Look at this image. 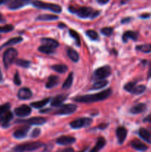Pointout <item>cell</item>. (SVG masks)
I'll use <instances>...</instances> for the list:
<instances>
[{
    "instance_id": "obj_42",
    "label": "cell",
    "mask_w": 151,
    "mask_h": 152,
    "mask_svg": "<svg viewBox=\"0 0 151 152\" xmlns=\"http://www.w3.org/2000/svg\"><path fill=\"white\" fill-rule=\"evenodd\" d=\"M13 83H15V85H16V86H20L21 85V80H20V77H19V73L16 72V74H15L14 75V77H13Z\"/></svg>"
},
{
    "instance_id": "obj_39",
    "label": "cell",
    "mask_w": 151,
    "mask_h": 152,
    "mask_svg": "<svg viewBox=\"0 0 151 152\" xmlns=\"http://www.w3.org/2000/svg\"><path fill=\"white\" fill-rule=\"evenodd\" d=\"M136 86V82H130V83H127V84L124 85V89L125 91H127L130 92V93H131V91L133 90V88H134Z\"/></svg>"
},
{
    "instance_id": "obj_44",
    "label": "cell",
    "mask_w": 151,
    "mask_h": 152,
    "mask_svg": "<svg viewBox=\"0 0 151 152\" xmlns=\"http://www.w3.org/2000/svg\"><path fill=\"white\" fill-rule=\"evenodd\" d=\"M132 18L131 17H126V18H124L123 19H121V22L122 24H126V23H129V22H130V21L132 20Z\"/></svg>"
},
{
    "instance_id": "obj_21",
    "label": "cell",
    "mask_w": 151,
    "mask_h": 152,
    "mask_svg": "<svg viewBox=\"0 0 151 152\" xmlns=\"http://www.w3.org/2000/svg\"><path fill=\"white\" fill-rule=\"evenodd\" d=\"M138 39V34L134 31H126L122 36V40L124 42H127L128 39H132L133 41H136Z\"/></svg>"
},
{
    "instance_id": "obj_18",
    "label": "cell",
    "mask_w": 151,
    "mask_h": 152,
    "mask_svg": "<svg viewBox=\"0 0 151 152\" xmlns=\"http://www.w3.org/2000/svg\"><path fill=\"white\" fill-rule=\"evenodd\" d=\"M139 135L142 139L146 141L147 142L151 143V132L148 131L147 129L141 128L139 130Z\"/></svg>"
},
{
    "instance_id": "obj_54",
    "label": "cell",
    "mask_w": 151,
    "mask_h": 152,
    "mask_svg": "<svg viewBox=\"0 0 151 152\" xmlns=\"http://www.w3.org/2000/svg\"><path fill=\"white\" fill-rule=\"evenodd\" d=\"M3 81V77H2V73H1V69H0V83Z\"/></svg>"
},
{
    "instance_id": "obj_50",
    "label": "cell",
    "mask_w": 151,
    "mask_h": 152,
    "mask_svg": "<svg viewBox=\"0 0 151 152\" xmlns=\"http://www.w3.org/2000/svg\"><path fill=\"white\" fill-rule=\"evenodd\" d=\"M10 1H11V0H0V5L4 4H7V3H9Z\"/></svg>"
},
{
    "instance_id": "obj_29",
    "label": "cell",
    "mask_w": 151,
    "mask_h": 152,
    "mask_svg": "<svg viewBox=\"0 0 151 152\" xmlns=\"http://www.w3.org/2000/svg\"><path fill=\"white\" fill-rule=\"evenodd\" d=\"M50 98H46V99H42V100H41V101H38V102H32V103L30 104V105L32 107H33V108H42V107H44V105H47V104L48 103L49 101H50Z\"/></svg>"
},
{
    "instance_id": "obj_35",
    "label": "cell",
    "mask_w": 151,
    "mask_h": 152,
    "mask_svg": "<svg viewBox=\"0 0 151 152\" xmlns=\"http://www.w3.org/2000/svg\"><path fill=\"white\" fill-rule=\"evenodd\" d=\"M69 34H70V37H72V38L74 39L76 45L78 46V47H79L80 45H81V42H80V37H79V35H78V33H77L76 31H74V30L70 29Z\"/></svg>"
},
{
    "instance_id": "obj_34",
    "label": "cell",
    "mask_w": 151,
    "mask_h": 152,
    "mask_svg": "<svg viewBox=\"0 0 151 152\" xmlns=\"http://www.w3.org/2000/svg\"><path fill=\"white\" fill-rule=\"evenodd\" d=\"M38 50H39L40 52H41V53H46V54H51V53H53L55 52L54 48L48 47V46H46V45L39 46Z\"/></svg>"
},
{
    "instance_id": "obj_28",
    "label": "cell",
    "mask_w": 151,
    "mask_h": 152,
    "mask_svg": "<svg viewBox=\"0 0 151 152\" xmlns=\"http://www.w3.org/2000/svg\"><path fill=\"white\" fill-rule=\"evenodd\" d=\"M107 84L108 82L107 80H99L92 86L91 90H98V89L103 88L106 87Z\"/></svg>"
},
{
    "instance_id": "obj_55",
    "label": "cell",
    "mask_w": 151,
    "mask_h": 152,
    "mask_svg": "<svg viewBox=\"0 0 151 152\" xmlns=\"http://www.w3.org/2000/svg\"><path fill=\"white\" fill-rule=\"evenodd\" d=\"M87 148H84V149L83 150H81V151H78V152H85L86 151H87Z\"/></svg>"
},
{
    "instance_id": "obj_27",
    "label": "cell",
    "mask_w": 151,
    "mask_h": 152,
    "mask_svg": "<svg viewBox=\"0 0 151 152\" xmlns=\"http://www.w3.org/2000/svg\"><path fill=\"white\" fill-rule=\"evenodd\" d=\"M22 40H23V39H22V37H14V38H12V39H9L8 41L7 42L4 43L3 45H1V48H4V47H7V46H12V45H13L18 44V43L21 42Z\"/></svg>"
},
{
    "instance_id": "obj_45",
    "label": "cell",
    "mask_w": 151,
    "mask_h": 152,
    "mask_svg": "<svg viewBox=\"0 0 151 152\" xmlns=\"http://www.w3.org/2000/svg\"><path fill=\"white\" fill-rule=\"evenodd\" d=\"M56 152H74V150L73 148H66L65 149L59 150V151H57Z\"/></svg>"
},
{
    "instance_id": "obj_19",
    "label": "cell",
    "mask_w": 151,
    "mask_h": 152,
    "mask_svg": "<svg viewBox=\"0 0 151 152\" xmlns=\"http://www.w3.org/2000/svg\"><path fill=\"white\" fill-rule=\"evenodd\" d=\"M41 42L43 44L42 45L48 46V47L53 48L54 49L59 47V43L58 42V41L51 38H42L41 39Z\"/></svg>"
},
{
    "instance_id": "obj_30",
    "label": "cell",
    "mask_w": 151,
    "mask_h": 152,
    "mask_svg": "<svg viewBox=\"0 0 151 152\" xmlns=\"http://www.w3.org/2000/svg\"><path fill=\"white\" fill-rule=\"evenodd\" d=\"M51 68L53 71H56V72L60 73V74H63V73L67 72L68 70V66L65 65H62V64H61V65H53V66L51 67Z\"/></svg>"
},
{
    "instance_id": "obj_4",
    "label": "cell",
    "mask_w": 151,
    "mask_h": 152,
    "mask_svg": "<svg viewBox=\"0 0 151 152\" xmlns=\"http://www.w3.org/2000/svg\"><path fill=\"white\" fill-rule=\"evenodd\" d=\"M31 4H32V5L33 6V7H36V8L48 10L53 12V13H61L62 10V7H61L60 5H59V4L44 2V1H39V0H33Z\"/></svg>"
},
{
    "instance_id": "obj_16",
    "label": "cell",
    "mask_w": 151,
    "mask_h": 152,
    "mask_svg": "<svg viewBox=\"0 0 151 152\" xmlns=\"http://www.w3.org/2000/svg\"><path fill=\"white\" fill-rule=\"evenodd\" d=\"M68 98V94H59L55 96L51 101V106L59 107Z\"/></svg>"
},
{
    "instance_id": "obj_36",
    "label": "cell",
    "mask_w": 151,
    "mask_h": 152,
    "mask_svg": "<svg viewBox=\"0 0 151 152\" xmlns=\"http://www.w3.org/2000/svg\"><path fill=\"white\" fill-rule=\"evenodd\" d=\"M136 50H139L143 53H147L151 52V44L150 45H141L136 46Z\"/></svg>"
},
{
    "instance_id": "obj_15",
    "label": "cell",
    "mask_w": 151,
    "mask_h": 152,
    "mask_svg": "<svg viewBox=\"0 0 151 152\" xmlns=\"http://www.w3.org/2000/svg\"><path fill=\"white\" fill-rule=\"evenodd\" d=\"M32 95L33 94L30 89L28 88H22L19 89V91H18L17 96L19 99H22V100H25V99L31 98Z\"/></svg>"
},
{
    "instance_id": "obj_31",
    "label": "cell",
    "mask_w": 151,
    "mask_h": 152,
    "mask_svg": "<svg viewBox=\"0 0 151 152\" xmlns=\"http://www.w3.org/2000/svg\"><path fill=\"white\" fill-rule=\"evenodd\" d=\"M10 104L9 103H5L4 105H0V123H1L4 114L10 110Z\"/></svg>"
},
{
    "instance_id": "obj_43",
    "label": "cell",
    "mask_w": 151,
    "mask_h": 152,
    "mask_svg": "<svg viewBox=\"0 0 151 152\" xmlns=\"http://www.w3.org/2000/svg\"><path fill=\"white\" fill-rule=\"evenodd\" d=\"M40 134H41V130L39 129H35L31 134V137H37L39 136Z\"/></svg>"
},
{
    "instance_id": "obj_40",
    "label": "cell",
    "mask_w": 151,
    "mask_h": 152,
    "mask_svg": "<svg viewBox=\"0 0 151 152\" xmlns=\"http://www.w3.org/2000/svg\"><path fill=\"white\" fill-rule=\"evenodd\" d=\"M113 32V28H110V27H106V28H103L101 30V33H102L103 35L105 36H110L112 34V33Z\"/></svg>"
},
{
    "instance_id": "obj_20",
    "label": "cell",
    "mask_w": 151,
    "mask_h": 152,
    "mask_svg": "<svg viewBox=\"0 0 151 152\" xmlns=\"http://www.w3.org/2000/svg\"><path fill=\"white\" fill-rule=\"evenodd\" d=\"M59 83V78L57 77V76L55 75H52L50 76L47 80V83H46V88H53L56 87Z\"/></svg>"
},
{
    "instance_id": "obj_7",
    "label": "cell",
    "mask_w": 151,
    "mask_h": 152,
    "mask_svg": "<svg viewBox=\"0 0 151 152\" xmlns=\"http://www.w3.org/2000/svg\"><path fill=\"white\" fill-rule=\"evenodd\" d=\"M77 106L74 104H65L59 107L57 110L54 112L56 115H69L72 114L76 111Z\"/></svg>"
},
{
    "instance_id": "obj_11",
    "label": "cell",
    "mask_w": 151,
    "mask_h": 152,
    "mask_svg": "<svg viewBox=\"0 0 151 152\" xmlns=\"http://www.w3.org/2000/svg\"><path fill=\"white\" fill-rule=\"evenodd\" d=\"M14 113L19 117H28L31 114V108L27 105H20L18 108H15Z\"/></svg>"
},
{
    "instance_id": "obj_8",
    "label": "cell",
    "mask_w": 151,
    "mask_h": 152,
    "mask_svg": "<svg viewBox=\"0 0 151 152\" xmlns=\"http://www.w3.org/2000/svg\"><path fill=\"white\" fill-rule=\"evenodd\" d=\"M93 122L91 118L88 117H80V118L76 119L70 123V126L73 129H78L81 128L87 127L89 126Z\"/></svg>"
},
{
    "instance_id": "obj_47",
    "label": "cell",
    "mask_w": 151,
    "mask_h": 152,
    "mask_svg": "<svg viewBox=\"0 0 151 152\" xmlns=\"http://www.w3.org/2000/svg\"><path fill=\"white\" fill-rule=\"evenodd\" d=\"M143 121L144 122V123H146V122H147V123H151V114H150V115L147 116V117L144 119Z\"/></svg>"
},
{
    "instance_id": "obj_23",
    "label": "cell",
    "mask_w": 151,
    "mask_h": 152,
    "mask_svg": "<svg viewBox=\"0 0 151 152\" xmlns=\"http://www.w3.org/2000/svg\"><path fill=\"white\" fill-rule=\"evenodd\" d=\"M105 144H106V140H105V138L101 137H99V139L97 140V142H96V145H95V146L90 150V152H99L104 146H105Z\"/></svg>"
},
{
    "instance_id": "obj_48",
    "label": "cell",
    "mask_w": 151,
    "mask_h": 152,
    "mask_svg": "<svg viewBox=\"0 0 151 152\" xmlns=\"http://www.w3.org/2000/svg\"><path fill=\"white\" fill-rule=\"evenodd\" d=\"M97 2L100 4H105L110 1V0H96Z\"/></svg>"
},
{
    "instance_id": "obj_6",
    "label": "cell",
    "mask_w": 151,
    "mask_h": 152,
    "mask_svg": "<svg viewBox=\"0 0 151 152\" xmlns=\"http://www.w3.org/2000/svg\"><path fill=\"white\" fill-rule=\"evenodd\" d=\"M111 74V68L109 65H105V66L100 67L97 68L93 74L94 79L99 80H105V79L107 78Z\"/></svg>"
},
{
    "instance_id": "obj_56",
    "label": "cell",
    "mask_w": 151,
    "mask_h": 152,
    "mask_svg": "<svg viewBox=\"0 0 151 152\" xmlns=\"http://www.w3.org/2000/svg\"><path fill=\"white\" fill-rule=\"evenodd\" d=\"M1 47H0V50H1Z\"/></svg>"
},
{
    "instance_id": "obj_14",
    "label": "cell",
    "mask_w": 151,
    "mask_h": 152,
    "mask_svg": "<svg viewBox=\"0 0 151 152\" xmlns=\"http://www.w3.org/2000/svg\"><path fill=\"white\" fill-rule=\"evenodd\" d=\"M29 130L30 126H22V127L19 128L17 130L15 131L14 133H13V137H14L16 139H22V138L26 137Z\"/></svg>"
},
{
    "instance_id": "obj_32",
    "label": "cell",
    "mask_w": 151,
    "mask_h": 152,
    "mask_svg": "<svg viewBox=\"0 0 151 152\" xmlns=\"http://www.w3.org/2000/svg\"><path fill=\"white\" fill-rule=\"evenodd\" d=\"M73 74L70 73V74L68 75V78L66 79V80L65 81V83L62 85V88L63 89H68L71 87L73 84Z\"/></svg>"
},
{
    "instance_id": "obj_24",
    "label": "cell",
    "mask_w": 151,
    "mask_h": 152,
    "mask_svg": "<svg viewBox=\"0 0 151 152\" xmlns=\"http://www.w3.org/2000/svg\"><path fill=\"white\" fill-rule=\"evenodd\" d=\"M67 53H68V56L73 62H78V59H79V55L78 53L74 49H73L72 48H68L67 49Z\"/></svg>"
},
{
    "instance_id": "obj_46",
    "label": "cell",
    "mask_w": 151,
    "mask_h": 152,
    "mask_svg": "<svg viewBox=\"0 0 151 152\" xmlns=\"http://www.w3.org/2000/svg\"><path fill=\"white\" fill-rule=\"evenodd\" d=\"M150 16V13H143V14L140 15V18L142 19H148Z\"/></svg>"
},
{
    "instance_id": "obj_25",
    "label": "cell",
    "mask_w": 151,
    "mask_h": 152,
    "mask_svg": "<svg viewBox=\"0 0 151 152\" xmlns=\"http://www.w3.org/2000/svg\"><path fill=\"white\" fill-rule=\"evenodd\" d=\"M59 19V16L53 14H41L36 17V20L39 21H53Z\"/></svg>"
},
{
    "instance_id": "obj_2",
    "label": "cell",
    "mask_w": 151,
    "mask_h": 152,
    "mask_svg": "<svg viewBox=\"0 0 151 152\" xmlns=\"http://www.w3.org/2000/svg\"><path fill=\"white\" fill-rule=\"evenodd\" d=\"M68 10L70 13H74L82 19H94L100 14L99 10H96L90 7H76V6H69Z\"/></svg>"
},
{
    "instance_id": "obj_13",
    "label": "cell",
    "mask_w": 151,
    "mask_h": 152,
    "mask_svg": "<svg viewBox=\"0 0 151 152\" xmlns=\"http://www.w3.org/2000/svg\"><path fill=\"white\" fill-rule=\"evenodd\" d=\"M76 142V138L71 136H61L56 140V143L61 145H68L74 143Z\"/></svg>"
},
{
    "instance_id": "obj_26",
    "label": "cell",
    "mask_w": 151,
    "mask_h": 152,
    "mask_svg": "<svg viewBox=\"0 0 151 152\" xmlns=\"http://www.w3.org/2000/svg\"><path fill=\"white\" fill-rule=\"evenodd\" d=\"M13 119V114H12L11 111H8L5 114H4V117L2 119V126L4 128H7V126H9V123H10V120Z\"/></svg>"
},
{
    "instance_id": "obj_3",
    "label": "cell",
    "mask_w": 151,
    "mask_h": 152,
    "mask_svg": "<svg viewBox=\"0 0 151 152\" xmlns=\"http://www.w3.org/2000/svg\"><path fill=\"white\" fill-rule=\"evenodd\" d=\"M44 144L41 141H35V142H29L25 143L19 144L13 148L14 152H28L38 150V148L44 146Z\"/></svg>"
},
{
    "instance_id": "obj_37",
    "label": "cell",
    "mask_w": 151,
    "mask_h": 152,
    "mask_svg": "<svg viewBox=\"0 0 151 152\" xmlns=\"http://www.w3.org/2000/svg\"><path fill=\"white\" fill-rule=\"evenodd\" d=\"M86 35L89 37L91 40L93 41H96V40L99 39V34L96 32V31H93V30H88V31H86Z\"/></svg>"
},
{
    "instance_id": "obj_12",
    "label": "cell",
    "mask_w": 151,
    "mask_h": 152,
    "mask_svg": "<svg viewBox=\"0 0 151 152\" xmlns=\"http://www.w3.org/2000/svg\"><path fill=\"white\" fill-rule=\"evenodd\" d=\"M115 133H116V137L117 139H118V142L119 144H123L124 143V140L127 138V130L126 128L123 127V126H120L116 129L115 131Z\"/></svg>"
},
{
    "instance_id": "obj_9",
    "label": "cell",
    "mask_w": 151,
    "mask_h": 152,
    "mask_svg": "<svg viewBox=\"0 0 151 152\" xmlns=\"http://www.w3.org/2000/svg\"><path fill=\"white\" fill-rule=\"evenodd\" d=\"M46 122H47V120L44 117H35L28 119V120H18L17 123H25V124H28L29 126H41V125L44 124Z\"/></svg>"
},
{
    "instance_id": "obj_38",
    "label": "cell",
    "mask_w": 151,
    "mask_h": 152,
    "mask_svg": "<svg viewBox=\"0 0 151 152\" xmlns=\"http://www.w3.org/2000/svg\"><path fill=\"white\" fill-rule=\"evenodd\" d=\"M15 63L16 64L19 66L22 67V68H27L30 66V62L28 60H25V59H17L15 60Z\"/></svg>"
},
{
    "instance_id": "obj_5",
    "label": "cell",
    "mask_w": 151,
    "mask_h": 152,
    "mask_svg": "<svg viewBox=\"0 0 151 152\" xmlns=\"http://www.w3.org/2000/svg\"><path fill=\"white\" fill-rule=\"evenodd\" d=\"M18 55L17 50L13 48H10L3 54V62L5 68H7L13 62H15Z\"/></svg>"
},
{
    "instance_id": "obj_1",
    "label": "cell",
    "mask_w": 151,
    "mask_h": 152,
    "mask_svg": "<svg viewBox=\"0 0 151 152\" xmlns=\"http://www.w3.org/2000/svg\"><path fill=\"white\" fill-rule=\"evenodd\" d=\"M112 94L111 88H108L107 90L102 91L99 93L95 94H87L84 96H78L73 98L75 102H83V103H90V102H99V101L105 100L107 99Z\"/></svg>"
},
{
    "instance_id": "obj_49",
    "label": "cell",
    "mask_w": 151,
    "mask_h": 152,
    "mask_svg": "<svg viewBox=\"0 0 151 152\" xmlns=\"http://www.w3.org/2000/svg\"><path fill=\"white\" fill-rule=\"evenodd\" d=\"M5 22H6L5 18L4 17V16H3L1 13H0V22H1V23H4Z\"/></svg>"
},
{
    "instance_id": "obj_33",
    "label": "cell",
    "mask_w": 151,
    "mask_h": 152,
    "mask_svg": "<svg viewBox=\"0 0 151 152\" xmlns=\"http://www.w3.org/2000/svg\"><path fill=\"white\" fill-rule=\"evenodd\" d=\"M145 90H146V86H144V85L136 86L134 88H133V90L131 91V94L136 95L142 94V93H144L145 91Z\"/></svg>"
},
{
    "instance_id": "obj_22",
    "label": "cell",
    "mask_w": 151,
    "mask_h": 152,
    "mask_svg": "<svg viewBox=\"0 0 151 152\" xmlns=\"http://www.w3.org/2000/svg\"><path fill=\"white\" fill-rule=\"evenodd\" d=\"M146 105L144 103H139L137 105H135L134 106L130 108V111L133 114H139L144 112L146 110Z\"/></svg>"
},
{
    "instance_id": "obj_41",
    "label": "cell",
    "mask_w": 151,
    "mask_h": 152,
    "mask_svg": "<svg viewBox=\"0 0 151 152\" xmlns=\"http://www.w3.org/2000/svg\"><path fill=\"white\" fill-rule=\"evenodd\" d=\"M13 30V26L11 25H7L5 26H0V33H7L12 31Z\"/></svg>"
},
{
    "instance_id": "obj_17",
    "label": "cell",
    "mask_w": 151,
    "mask_h": 152,
    "mask_svg": "<svg viewBox=\"0 0 151 152\" xmlns=\"http://www.w3.org/2000/svg\"><path fill=\"white\" fill-rule=\"evenodd\" d=\"M130 145H131V146L133 147L134 149L139 151H145L146 150H147L148 148V147L144 143L141 142L139 140H133L130 142Z\"/></svg>"
},
{
    "instance_id": "obj_52",
    "label": "cell",
    "mask_w": 151,
    "mask_h": 152,
    "mask_svg": "<svg viewBox=\"0 0 151 152\" xmlns=\"http://www.w3.org/2000/svg\"><path fill=\"white\" fill-rule=\"evenodd\" d=\"M151 77V62L150 64V68H149V73H148V78Z\"/></svg>"
},
{
    "instance_id": "obj_53",
    "label": "cell",
    "mask_w": 151,
    "mask_h": 152,
    "mask_svg": "<svg viewBox=\"0 0 151 152\" xmlns=\"http://www.w3.org/2000/svg\"><path fill=\"white\" fill-rule=\"evenodd\" d=\"M65 27H66V25H65V24H64V23H62V22H61V23H59V28H65Z\"/></svg>"
},
{
    "instance_id": "obj_51",
    "label": "cell",
    "mask_w": 151,
    "mask_h": 152,
    "mask_svg": "<svg viewBox=\"0 0 151 152\" xmlns=\"http://www.w3.org/2000/svg\"><path fill=\"white\" fill-rule=\"evenodd\" d=\"M107 124L105 125V124H104V123H103V124H101L100 126H99V129H105V128L107 127Z\"/></svg>"
},
{
    "instance_id": "obj_10",
    "label": "cell",
    "mask_w": 151,
    "mask_h": 152,
    "mask_svg": "<svg viewBox=\"0 0 151 152\" xmlns=\"http://www.w3.org/2000/svg\"><path fill=\"white\" fill-rule=\"evenodd\" d=\"M33 0H13L7 4V7L10 10H17L22 7L32 3Z\"/></svg>"
}]
</instances>
